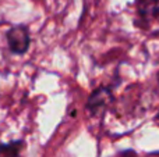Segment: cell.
Masks as SVG:
<instances>
[{
	"label": "cell",
	"instance_id": "2",
	"mask_svg": "<svg viewBox=\"0 0 159 157\" xmlns=\"http://www.w3.org/2000/svg\"><path fill=\"white\" fill-rule=\"evenodd\" d=\"M113 100H115V96H113V93H112V89L107 88V86H102V88L95 89V91L89 95L85 108H87V111L91 116H98Z\"/></svg>",
	"mask_w": 159,
	"mask_h": 157
},
{
	"label": "cell",
	"instance_id": "3",
	"mask_svg": "<svg viewBox=\"0 0 159 157\" xmlns=\"http://www.w3.org/2000/svg\"><path fill=\"white\" fill-rule=\"evenodd\" d=\"M137 13L144 22L159 15V0H137Z\"/></svg>",
	"mask_w": 159,
	"mask_h": 157
},
{
	"label": "cell",
	"instance_id": "1",
	"mask_svg": "<svg viewBox=\"0 0 159 157\" xmlns=\"http://www.w3.org/2000/svg\"><path fill=\"white\" fill-rule=\"evenodd\" d=\"M6 39H7L8 49L13 54L22 56L28 52L31 45V36H30V29L27 25L20 24L14 25L6 33Z\"/></svg>",
	"mask_w": 159,
	"mask_h": 157
},
{
	"label": "cell",
	"instance_id": "4",
	"mask_svg": "<svg viewBox=\"0 0 159 157\" xmlns=\"http://www.w3.org/2000/svg\"><path fill=\"white\" fill-rule=\"evenodd\" d=\"M22 147H24V142L22 141L0 143V157H20Z\"/></svg>",
	"mask_w": 159,
	"mask_h": 157
},
{
	"label": "cell",
	"instance_id": "5",
	"mask_svg": "<svg viewBox=\"0 0 159 157\" xmlns=\"http://www.w3.org/2000/svg\"><path fill=\"white\" fill-rule=\"evenodd\" d=\"M158 118H159V114H158Z\"/></svg>",
	"mask_w": 159,
	"mask_h": 157
}]
</instances>
